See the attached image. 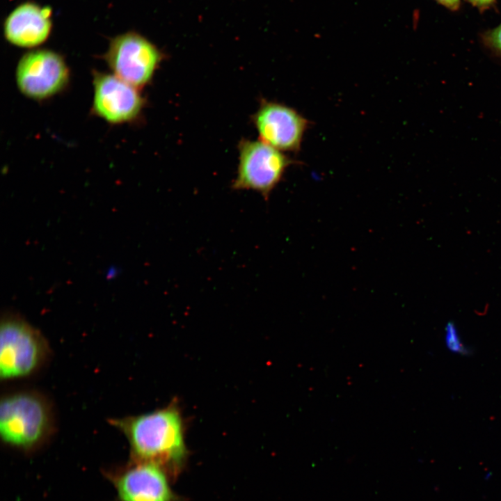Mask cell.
<instances>
[{
  "mask_svg": "<svg viewBox=\"0 0 501 501\" xmlns=\"http://www.w3.org/2000/svg\"><path fill=\"white\" fill-rule=\"evenodd\" d=\"M112 423L127 436L134 455L140 461L173 471L182 465L186 453L184 428L175 407L112 420Z\"/></svg>",
  "mask_w": 501,
  "mask_h": 501,
  "instance_id": "1",
  "label": "cell"
},
{
  "mask_svg": "<svg viewBox=\"0 0 501 501\" xmlns=\"http://www.w3.org/2000/svg\"><path fill=\"white\" fill-rule=\"evenodd\" d=\"M45 402L30 392L5 397L0 405V434L7 444L22 449L38 445L47 434L50 418Z\"/></svg>",
  "mask_w": 501,
  "mask_h": 501,
  "instance_id": "2",
  "label": "cell"
},
{
  "mask_svg": "<svg viewBox=\"0 0 501 501\" xmlns=\"http://www.w3.org/2000/svg\"><path fill=\"white\" fill-rule=\"evenodd\" d=\"M46 344L40 333L22 317L6 315L0 327V376L2 379L24 377L43 361Z\"/></svg>",
  "mask_w": 501,
  "mask_h": 501,
  "instance_id": "3",
  "label": "cell"
},
{
  "mask_svg": "<svg viewBox=\"0 0 501 501\" xmlns=\"http://www.w3.org/2000/svg\"><path fill=\"white\" fill-rule=\"evenodd\" d=\"M239 159L234 190H250L266 200L294 163L283 152L261 140L244 138L238 144Z\"/></svg>",
  "mask_w": 501,
  "mask_h": 501,
  "instance_id": "4",
  "label": "cell"
},
{
  "mask_svg": "<svg viewBox=\"0 0 501 501\" xmlns=\"http://www.w3.org/2000/svg\"><path fill=\"white\" fill-rule=\"evenodd\" d=\"M163 57L153 43L134 31L113 38L102 55L111 73L139 89L151 83Z\"/></svg>",
  "mask_w": 501,
  "mask_h": 501,
  "instance_id": "5",
  "label": "cell"
},
{
  "mask_svg": "<svg viewBox=\"0 0 501 501\" xmlns=\"http://www.w3.org/2000/svg\"><path fill=\"white\" fill-rule=\"evenodd\" d=\"M70 70L63 56L47 49L25 53L19 60L15 80L18 90L27 98L41 102L66 90Z\"/></svg>",
  "mask_w": 501,
  "mask_h": 501,
  "instance_id": "6",
  "label": "cell"
},
{
  "mask_svg": "<svg viewBox=\"0 0 501 501\" xmlns=\"http://www.w3.org/2000/svg\"><path fill=\"white\" fill-rule=\"evenodd\" d=\"M92 113L112 125L134 124L142 118L146 100L140 89L113 73L92 72Z\"/></svg>",
  "mask_w": 501,
  "mask_h": 501,
  "instance_id": "7",
  "label": "cell"
},
{
  "mask_svg": "<svg viewBox=\"0 0 501 501\" xmlns=\"http://www.w3.org/2000/svg\"><path fill=\"white\" fill-rule=\"evenodd\" d=\"M251 120L260 140L282 152L300 150L309 122L283 104L261 100Z\"/></svg>",
  "mask_w": 501,
  "mask_h": 501,
  "instance_id": "8",
  "label": "cell"
},
{
  "mask_svg": "<svg viewBox=\"0 0 501 501\" xmlns=\"http://www.w3.org/2000/svg\"><path fill=\"white\" fill-rule=\"evenodd\" d=\"M51 9L33 2L16 7L6 17L4 26L6 39L12 45L33 48L49 38L51 26Z\"/></svg>",
  "mask_w": 501,
  "mask_h": 501,
  "instance_id": "9",
  "label": "cell"
},
{
  "mask_svg": "<svg viewBox=\"0 0 501 501\" xmlns=\"http://www.w3.org/2000/svg\"><path fill=\"white\" fill-rule=\"evenodd\" d=\"M116 486L122 501H173L174 495L164 470L149 462H139L125 471Z\"/></svg>",
  "mask_w": 501,
  "mask_h": 501,
  "instance_id": "10",
  "label": "cell"
},
{
  "mask_svg": "<svg viewBox=\"0 0 501 501\" xmlns=\"http://www.w3.org/2000/svg\"><path fill=\"white\" fill-rule=\"evenodd\" d=\"M445 345L452 352L466 356L469 355L470 350L463 345L461 341L455 324L450 321L445 327Z\"/></svg>",
  "mask_w": 501,
  "mask_h": 501,
  "instance_id": "11",
  "label": "cell"
},
{
  "mask_svg": "<svg viewBox=\"0 0 501 501\" xmlns=\"http://www.w3.org/2000/svg\"><path fill=\"white\" fill-rule=\"evenodd\" d=\"M480 38L486 49L501 57V23L496 27L483 32Z\"/></svg>",
  "mask_w": 501,
  "mask_h": 501,
  "instance_id": "12",
  "label": "cell"
},
{
  "mask_svg": "<svg viewBox=\"0 0 501 501\" xmlns=\"http://www.w3.org/2000/svg\"><path fill=\"white\" fill-rule=\"evenodd\" d=\"M474 7H476L480 11L489 9L494 6L496 0H466Z\"/></svg>",
  "mask_w": 501,
  "mask_h": 501,
  "instance_id": "13",
  "label": "cell"
},
{
  "mask_svg": "<svg viewBox=\"0 0 501 501\" xmlns=\"http://www.w3.org/2000/svg\"><path fill=\"white\" fill-rule=\"evenodd\" d=\"M436 2H438L441 6L445 7L446 8L452 10V11H456L458 10L460 4H461V0H435Z\"/></svg>",
  "mask_w": 501,
  "mask_h": 501,
  "instance_id": "14",
  "label": "cell"
}]
</instances>
